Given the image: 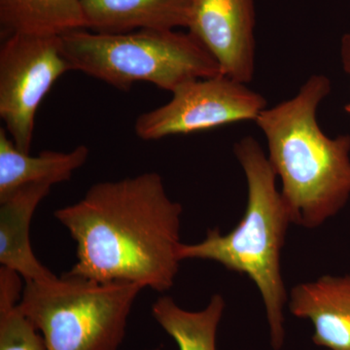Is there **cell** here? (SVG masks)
I'll use <instances>...</instances> for the list:
<instances>
[{
  "mask_svg": "<svg viewBox=\"0 0 350 350\" xmlns=\"http://www.w3.org/2000/svg\"><path fill=\"white\" fill-rule=\"evenodd\" d=\"M182 213L157 172L94 184L81 200L54 213L77 245V262L66 273L169 291L181 262Z\"/></svg>",
  "mask_w": 350,
  "mask_h": 350,
  "instance_id": "6da1fadb",
  "label": "cell"
},
{
  "mask_svg": "<svg viewBox=\"0 0 350 350\" xmlns=\"http://www.w3.org/2000/svg\"><path fill=\"white\" fill-rule=\"evenodd\" d=\"M330 93L327 76H310L293 98L255 120L292 223L306 229L337 215L350 198V135L329 137L317 121L320 103Z\"/></svg>",
  "mask_w": 350,
  "mask_h": 350,
  "instance_id": "7a4b0ae2",
  "label": "cell"
},
{
  "mask_svg": "<svg viewBox=\"0 0 350 350\" xmlns=\"http://www.w3.org/2000/svg\"><path fill=\"white\" fill-rule=\"evenodd\" d=\"M234 153L247 182V204L241 222L227 234L209 230L200 243H181L177 256L180 261L217 262L229 271L247 275L264 301L271 347L280 350L284 344L283 312L288 301L280 259L291 215L259 142L244 137L234 144Z\"/></svg>",
  "mask_w": 350,
  "mask_h": 350,
  "instance_id": "3957f363",
  "label": "cell"
},
{
  "mask_svg": "<svg viewBox=\"0 0 350 350\" xmlns=\"http://www.w3.org/2000/svg\"><path fill=\"white\" fill-rule=\"evenodd\" d=\"M72 70L129 91L148 82L174 92L190 81L223 75L213 57L189 32L100 33L82 29L61 36Z\"/></svg>",
  "mask_w": 350,
  "mask_h": 350,
  "instance_id": "277c9868",
  "label": "cell"
},
{
  "mask_svg": "<svg viewBox=\"0 0 350 350\" xmlns=\"http://www.w3.org/2000/svg\"><path fill=\"white\" fill-rule=\"evenodd\" d=\"M142 289L137 283L98 282L64 273L25 282L19 306L47 350H118Z\"/></svg>",
  "mask_w": 350,
  "mask_h": 350,
  "instance_id": "5b68a950",
  "label": "cell"
},
{
  "mask_svg": "<svg viewBox=\"0 0 350 350\" xmlns=\"http://www.w3.org/2000/svg\"><path fill=\"white\" fill-rule=\"evenodd\" d=\"M71 69L61 36L13 33L0 48V117L17 148L29 153L36 112Z\"/></svg>",
  "mask_w": 350,
  "mask_h": 350,
  "instance_id": "8992f818",
  "label": "cell"
},
{
  "mask_svg": "<svg viewBox=\"0 0 350 350\" xmlns=\"http://www.w3.org/2000/svg\"><path fill=\"white\" fill-rule=\"evenodd\" d=\"M172 94L169 103L137 117L138 137L148 142L255 121L267 108L261 94L224 75L186 83Z\"/></svg>",
  "mask_w": 350,
  "mask_h": 350,
  "instance_id": "52a82bcc",
  "label": "cell"
},
{
  "mask_svg": "<svg viewBox=\"0 0 350 350\" xmlns=\"http://www.w3.org/2000/svg\"><path fill=\"white\" fill-rule=\"evenodd\" d=\"M254 0H193L188 32L223 75L248 84L256 68Z\"/></svg>",
  "mask_w": 350,
  "mask_h": 350,
  "instance_id": "ba28073f",
  "label": "cell"
},
{
  "mask_svg": "<svg viewBox=\"0 0 350 350\" xmlns=\"http://www.w3.org/2000/svg\"><path fill=\"white\" fill-rule=\"evenodd\" d=\"M288 308L314 327L312 340L328 350H350V275H323L292 288Z\"/></svg>",
  "mask_w": 350,
  "mask_h": 350,
  "instance_id": "9c48e42d",
  "label": "cell"
},
{
  "mask_svg": "<svg viewBox=\"0 0 350 350\" xmlns=\"http://www.w3.org/2000/svg\"><path fill=\"white\" fill-rule=\"evenodd\" d=\"M52 187L48 183L27 184L0 198V264L19 273L25 282L56 278L38 261L29 239L32 216Z\"/></svg>",
  "mask_w": 350,
  "mask_h": 350,
  "instance_id": "30bf717a",
  "label": "cell"
},
{
  "mask_svg": "<svg viewBox=\"0 0 350 350\" xmlns=\"http://www.w3.org/2000/svg\"><path fill=\"white\" fill-rule=\"evenodd\" d=\"M193 0H83L86 29L100 33L187 29Z\"/></svg>",
  "mask_w": 350,
  "mask_h": 350,
  "instance_id": "8fae6325",
  "label": "cell"
},
{
  "mask_svg": "<svg viewBox=\"0 0 350 350\" xmlns=\"http://www.w3.org/2000/svg\"><path fill=\"white\" fill-rule=\"evenodd\" d=\"M89 155L86 145H79L69 152L44 151L31 156L20 151L5 129H0V198L27 184L68 181Z\"/></svg>",
  "mask_w": 350,
  "mask_h": 350,
  "instance_id": "7c38bea8",
  "label": "cell"
},
{
  "mask_svg": "<svg viewBox=\"0 0 350 350\" xmlns=\"http://www.w3.org/2000/svg\"><path fill=\"white\" fill-rule=\"evenodd\" d=\"M83 0H0V24L13 33L62 36L86 29Z\"/></svg>",
  "mask_w": 350,
  "mask_h": 350,
  "instance_id": "4fadbf2b",
  "label": "cell"
},
{
  "mask_svg": "<svg viewBox=\"0 0 350 350\" xmlns=\"http://www.w3.org/2000/svg\"><path fill=\"white\" fill-rule=\"evenodd\" d=\"M225 308L224 298L219 294L213 295L208 305L199 312L184 310L172 297L163 296L152 305V315L174 338L179 350H216L218 326Z\"/></svg>",
  "mask_w": 350,
  "mask_h": 350,
  "instance_id": "5bb4252c",
  "label": "cell"
},
{
  "mask_svg": "<svg viewBox=\"0 0 350 350\" xmlns=\"http://www.w3.org/2000/svg\"><path fill=\"white\" fill-rule=\"evenodd\" d=\"M22 276L0 267V350H47L38 329L23 313Z\"/></svg>",
  "mask_w": 350,
  "mask_h": 350,
  "instance_id": "9a60e30c",
  "label": "cell"
},
{
  "mask_svg": "<svg viewBox=\"0 0 350 350\" xmlns=\"http://www.w3.org/2000/svg\"><path fill=\"white\" fill-rule=\"evenodd\" d=\"M340 57L345 72L350 76V33L345 34L340 44Z\"/></svg>",
  "mask_w": 350,
  "mask_h": 350,
  "instance_id": "2e32d148",
  "label": "cell"
},
{
  "mask_svg": "<svg viewBox=\"0 0 350 350\" xmlns=\"http://www.w3.org/2000/svg\"><path fill=\"white\" fill-rule=\"evenodd\" d=\"M345 111L347 113H349L350 114V103L349 105H347V107H345Z\"/></svg>",
  "mask_w": 350,
  "mask_h": 350,
  "instance_id": "e0dca14e",
  "label": "cell"
},
{
  "mask_svg": "<svg viewBox=\"0 0 350 350\" xmlns=\"http://www.w3.org/2000/svg\"><path fill=\"white\" fill-rule=\"evenodd\" d=\"M148 350H161V349H159V347H158V349H148Z\"/></svg>",
  "mask_w": 350,
  "mask_h": 350,
  "instance_id": "ac0fdd59",
  "label": "cell"
}]
</instances>
